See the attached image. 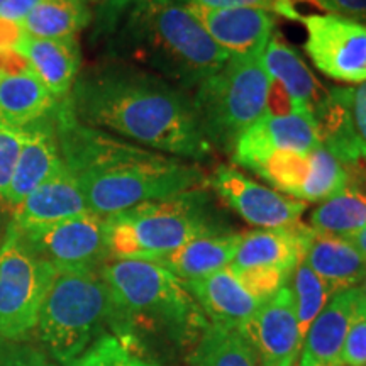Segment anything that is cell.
Here are the masks:
<instances>
[{"label":"cell","mask_w":366,"mask_h":366,"mask_svg":"<svg viewBox=\"0 0 366 366\" xmlns=\"http://www.w3.org/2000/svg\"><path fill=\"white\" fill-rule=\"evenodd\" d=\"M237 331L254 347L263 366H295L304 336L290 285L282 287L272 299L263 302L253 317Z\"/></svg>","instance_id":"7c38bea8"},{"label":"cell","mask_w":366,"mask_h":366,"mask_svg":"<svg viewBox=\"0 0 366 366\" xmlns=\"http://www.w3.org/2000/svg\"><path fill=\"white\" fill-rule=\"evenodd\" d=\"M26 66H27L26 59L22 58L19 53L0 54V75H2V73L19 71V70H22V68H26Z\"/></svg>","instance_id":"60d3db41"},{"label":"cell","mask_w":366,"mask_h":366,"mask_svg":"<svg viewBox=\"0 0 366 366\" xmlns=\"http://www.w3.org/2000/svg\"><path fill=\"white\" fill-rule=\"evenodd\" d=\"M54 273L56 268L31 253L9 224L0 244V337L26 340L34 331Z\"/></svg>","instance_id":"ba28073f"},{"label":"cell","mask_w":366,"mask_h":366,"mask_svg":"<svg viewBox=\"0 0 366 366\" xmlns=\"http://www.w3.org/2000/svg\"><path fill=\"white\" fill-rule=\"evenodd\" d=\"M183 287L194 297L210 322L232 329H239L242 324L248 322L263 304L242 287L229 268L183 282Z\"/></svg>","instance_id":"d6986e66"},{"label":"cell","mask_w":366,"mask_h":366,"mask_svg":"<svg viewBox=\"0 0 366 366\" xmlns=\"http://www.w3.org/2000/svg\"><path fill=\"white\" fill-rule=\"evenodd\" d=\"M207 187L241 219L262 229L295 226L307 210L302 200L268 189L229 164L214 168L207 175Z\"/></svg>","instance_id":"8fae6325"},{"label":"cell","mask_w":366,"mask_h":366,"mask_svg":"<svg viewBox=\"0 0 366 366\" xmlns=\"http://www.w3.org/2000/svg\"><path fill=\"white\" fill-rule=\"evenodd\" d=\"M241 237L242 232H222V234L197 237L157 263L170 269L183 282L207 277L229 268Z\"/></svg>","instance_id":"cb8c5ba5"},{"label":"cell","mask_w":366,"mask_h":366,"mask_svg":"<svg viewBox=\"0 0 366 366\" xmlns=\"http://www.w3.org/2000/svg\"><path fill=\"white\" fill-rule=\"evenodd\" d=\"M347 241L351 242V244L355 246L356 249L360 251L361 254L365 256L366 258V226L363 227V229H360L358 232H355L353 236H350V237H346Z\"/></svg>","instance_id":"7bdbcfd3"},{"label":"cell","mask_w":366,"mask_h":366,"mask_svg":"<svg viewBox=\"0 0 366 366\" xmlns=\"http://www.w3.org/2000/svg\"><path fill=\"white\" fill-rule=\"evenodd\" d=\"M111 326L122 336V322L111 290L99 272L56 269L41 304L33 334L53 360L70 365Z\"/></svg>","instance_id":"5b68a950"},{"label":"cell","mask_w":366,"mask_h":366,"mask_svg":"<svg viewBox=\"0 0 366 366\" xmlns=\"http://www.w3.org/2000/svg\"><path fill=\"white\" fill-rule=\"evenodd\" d=\"M27 136L22 144L16 170H14L11 187L6 200L9 210L16 209L31 192H34L41 183L51 178L65 167L56 131H54L53 117L39 119L34 124L26 127Z\"/></svg>","instance_id":"2e32d148"},{"label":"cell","mask_w":366,"mask_h":366,"mask_svg":"<svg viewBox=\"0 0 366 366\" xmlns=\"http://www.w3.org/2000/svg\"><path fill=\"white\" fill-rule=\"evenodd\" d=\"M4 4H6V0H0V7H2Z\"/></svg>","instance_id":"f6af8a7d"},{"label":"cell","mask_w":366,"mask_h":366,"mask_svg":"<svg viewBox=\"0 0 366 366\" xmlns=\"http://www.w3.org/2000/svg\"><path fill=\"white\" fill-rule=\"evenodd\" d=\"M358 292H360L361 304H363L365 309H366V274H365V278H363V280H361V283L358 285Z\"/></svg>","instance_id":"ee69618b"},{"label":"cell","mask_w":366,"mask_h":366,"mask_svg":"<svg viewBox=\"0 0 366 366\" xmlns=\"http://www.w3.org/2000/svg\"><path fill=\"white\" fill-rule=\"evenodd\" d=\"M319 144L312 117L297 112L287 116H263L242 132L232 149L231 159L237 167L256 173L277 151L310 153Z\"/></svg>","instance_id":"4fadbf2b"},{"label":"cell","mask_w":366,"mask_h":366,"mask_svg":"<svg viewBox=\"0 0 366 366\" xmlns=\"http://www.w3.org/2000/svg\"><path fill=\"white\" fill-rule=\"evenodd\" d=\"M26 136V127L24 129H12V127L0 126V204L4 207H6L9 187H11L14 170H16Z\"/></svg>","instance_id":"1f68e13d"},{"label":"cell","mask_w":366,"mask_h":366,"mask_svg":"<svg viewBox=\"0 0 366 366\" xmlns=\"http://www.w3.org/2000/svg\"><path fill=\"white\" fill-rule=\"evenodd\" d=\"M24 36V27H22L21 22L0 17V54L17 53V48H19Z\"/></svg>","instance_id":"f35d334b"},{"label":"cell","mask_w":366,"mask_h":366,"mask_svg":"<svg viewBox=\"0 0 366 366\" xmlns=\"http://www.w3.org/2000/svg\"><path fill=\"white\" fill-rule=\"evenodd\" d=\"M17 53L43 81L54 100L70 95L81 68V51L76 38L41 39L24 36Z\"/></svg>","instance_id":"ffe728a7"},{"label":"cell","mask_w":366,"mask_h":366,"mask_svg":"<svg viewBox=\"0 0 366 366\" xmlns=\"http://www.w3.org/2000/svg\"><path fill=\"white\" fill-rule=\"evenodd\" d=\"M310 173L309 153L297 151H277L264 162L256 175L283 194L300 200Z\"/></svg>","instance_id":"f1b7e54d"},{"label":"cell","mask_w":366,"mask_h":366,"mask_svg":"<svg viewBox=\"0 0 366 366\" xmlns=\"http://www.w3.org/2000/svg\"><path fill=\"white\" fill-rule=\"evenodd\" d=\"M99 273L111 290L124 337L141 324L164 329L183 340L200 334L207 324L180 278L157 262L111 259Z\"/></svg>","instance_id":"8992f818"},{"label":"cell","mask_w":366,"mask_h":366,"mask_svg":"<svg viewBox=\"0 0 366 366\" xmlns=\"http://www.w3.org/2000/svg\"><path fill=\"white\" fill-rule=\"evenodd\" d=\"M341 92L350 126L366 157V81L356 86H341Z\"/></svg>","instance_id":"e575fe53"},{"label":"cell","mask_w":366,"mask_h":366,"mask_svg":"<svg viewBox=\"0 0 366 366\" xmlns=\"http://www.w3.org/2000/svg\"><path fill=\"white\" fill-rule=\"evenodd\" d=\"M51 117L63 163L79 180L92 214L109 217L149 200L207 187V175L197 163L81 124L66 99L59 100Z\"/></svg>","instance_id":"7a4b0ae2"},{"label":"cell","mask_w":366,"mask_h":366,"mask_svg":"<svg viewBox=\"0 0 366 366\" xmlns=\"http://www.w3.org/2000/svg\"><path fill=\"white\" fill-rule=\"evenodd\" d=\"M66 104L81 124L189 162L214 154L190 92L129 63L104 61L80 73Z\"/></svg>","instance_id":"6da1fadb"},{"label":"cell","mask_w":366,"mask_h":366,"mask_svg":"<svg viewBox=\"0 0 366 366\" xmlns=\"http://www.w3.org/2000/svg\"><path fill=\"white\" fill-rule=\"evenodd\" d=\"M189 366H259V361L237 329L207 322L189 356Z\"/></svg>","instance_id":"484cf974"},{"label":"cell","mask_w":366,"mask_h":366,"mask_svg":"<svg viewBox=\"0 0 366 366\" xmlns=\"http://www.w3.org/2000/svg\"><path fill=\"white\" fill-rule=\"evenodd\" d=\"M68 366H163L134 353L126 340L104 334Z\"/></svg>","instance_id":"4dcf8cb0"},{"label":"cell","mask_w":366,"mask_h":366,"mask_svg":"<svg viewBox=\"0 0 366 366\" xmlns=\"http://www.w3.org/2000/svg\"><path fill=\"white\" fill-rule=\"evenodd\" d=\"M302 262L331 290L358 287L366 274V258L346 237L310 234Z\"/></svg>","instance_id":"44dd1931"},{"label":"cell","mask_w":366,"mask_h":366,"mask_svg":"<svg viewBox=\"0 0 366 366\" xmlns=\"http://www.w3.org/2000/svg\"><path fill=\"white\" fill-rule=\"evenodd\" d=\"M350 170V185L353 189H358L366 194V163L358 164L355 168H347Z\"/></svg>","instance_id":"b9f144b4"},{"label":"cell","mask_w":366,"mask_h":366,"mask_svg":"<svg viewBox=\"0 0 366 366\" xmlns=\"http://www.w3.org/2000/svg\"><path fill=\"white\" fill-rule=\"evenodd\" d=\"M307 31L305 51L315 68L345 84L366 81V26L336 14L300 17Z\"/></svg>","instance_id":"30bf717a"},{"label":"cell","mask_w":366,"mask_h":366,"mask_svg":"<svg viewBox=\"0 0 366 366\" xmlns=\"http://www.w3.org/2000/svg\"><path fill=\"white\" fill-rule=\"evenodd\" d=\"M310 234L312 229L300 222L292 227L242 232L229 269L241 272L249 268H274L292 274L302 262Z\"/></svg>","instance_id":"e0dca14e"},{"label":"cell","mask_w":366,"mask_h":366,"mask_svg":"<svg viewBox=\"0 0 366 366\" xmlns=\"http://www.w3.org/2000/svg\"><path fill=\"white\" fill-rule=\"evenodd\" d=\"M262 63L269 79L280 81L288 92L295 112L312 117L315 104L322 99L327 89H322L300 54L282 39L272 38L264 48Z\"/></svg>","instance_id":"603a6c76"},{"label":"cell","mask_w":366,"mask_h":366,"mask_svg":"<svg viewBox=\"0 0 366 366\" xmlns=\"http://www.w3.org/2000/svg\"><path fill=\"white\" fill-rule=\"evenodd\" d=\"M269 76L262 58L229 56L192 94L200 129L214 149L231 157L242 132L264 116Z\"/></svg>","instance_id":"52a82bcc"},{"label":"cell","mask_w":366,"mask_h":366,"mask_svg":"<svg viewBox=\"0 0 366 366\" xmlns=\"http://www.w3.org/2000/svg\"><path fill=\"white\" fill-rule=\"evenodd\" d=\"M39 2L41 0H6V4L0 7V17L14 22H22Z\"/></svg>","instance_id":"ab89813d"},{"label":"cell","mask_w":366,"mask_h":366,"mask_svg":"<svg viewBox=\"0 0 366 366\" xmlns=\"http://www.w3.org/2000/svg\"><path fill=\"white\" fill-rule=\"evenodd\" d=\"M342 366H366V309L361 304L347 332L341 356Z\"/></svg>","instance_id":"d590c367"},{"label":"cell","mask_w":366,"mask_h":366,"mask_svg":"<svg viewBox=\"0 0 366 366\" xmlns=\"http://www.w3.org/2000/svg\"><path fill=\"white\" fill-rule=\"evenodd\" d=\"M187 7L229 56H263L274 26L272 12L256 7L205 9L192 4Z\"/></svg>","instance_id":"5bb4252c"},{"label":"cell","mask_w":366,"mask_h":366,"mask_svg":"<svg viewBox=\"0 0 366 366\" xmlns=\"http://www.w3.org/2000/svg\"><path fill=\"white\" fill-rule=\"evenodd\" d=\"M92 36L109 61H129L187 92L229 59L187 0H105Z\"/></svg>","instance_id":"3957f363"},{"label":"cell","mask_w":366,"mask_h":366,"mask_svg":"<svg viewBox=\"0 0 366 366\" xmlns=\"http://www.w3.org/2000/svg\"><path fill=\"white\" fill-rule=\"evenodd\" d=\"M92 22L85 0H41L21 22L29 38H76Z\"/></svg>","instance_id":"d4e9b609"},{"label":"cell","mask_w":366,"mask_h":366,"mask_svg":"<svg viewBox=\"0 0 366 366\" xmlns=\"http://www.w3.org/2000/svg\"><path fill=\"white\" fill-rule=\"evenodd\" d=\"M329 14L347 17L355 21H366V0H312Z\"/></svg>","instance_id":"8d00e7d4"},{"label":"cell","mask_w":366,"mask_h":366,"mask_svg":"<svg viewBox=\"0 0 366 366\" xmlns=\"http://www.w3.org/2000/svg\"><path fill=\"white\" fill-rule=\"evenodd\" d=\"M310 173L302 192V202H324L350 185V170L332 153L317 146L309 153Z\"/></svg>","instance_id":"83f0119b"},{"label":"cell","mask_w":366,"mask_h":366,"mask_svg":"<svg viewBox=\"0 0 366 366\" xmlns=\"http://www.w3.org/2000/svg\"><path fill=\"white\" fill-rule=\"evenodd\" d=\"M86 212L89 207L80 183L65 164L58 173L31 192L24 202L12 209V224L19 229L48 226Z\"/></svg>","instance_id":"ac0fdd59"},{"label":"cell","mask_w":366,"mask_h":366,"mask_svg":"<svg viewBox=\"0 0 366 366\" xmlns=\"http://www.w3.org/2000/svg\"><path fill=\"white\" fill-rule=\"evenodd\" d=\"M16 229L26 248L56 269L99 272L109 262L105 217L97 214L86 212L48 226Z\"/></svg>","instance_id":"9c48e42d"},{"label":"cell","mask_w":366,"mask_h":366,"mask_svg":"<svg viewBox=\"0 0 366 366\" xmlns=\"http://www.w3.org/2000/svg\"><path fill=\"white\" fill-rule=\"evenodd\" d=\"M290 288L295 299L297 319L302 336H305L310 324L320 314L334 292L304 262L297 264L290 274Z\"/></svg>","instance_id":"f546056e"},{"label":"cell","mask_w":366,"mask_h":366,"mask_svg":"<svg viewBox=\"0 0 366 366\" xmlns=\"http://www.w3.org/2000/svg\"><path fill=\"white\" fill-rule=\"evenodd\" d=\"M56 104L29 66L0 75V126L24 129L51 116Z\"/></svg>","instance_id":"7402d4cb"},{"label":"cell","mask_w":366,"mask_h":366,"mask_svg":"<svg viewBox=\"0 0 366 366\" xmlns=\"http://www.w3.org/2000/svg\"><path fill=\"white\" fill-rule=\"evenodd\" d=\"M222 232L226 226L207 187L149 200L105 217L109 262H159L192 239Z\"/></svg>","instance_id":"277c9868"},{"label":"cell","mask_w":366,"mask_h":366,"mask_svg":"<svg viewBox=\"0 0 366 366\" xmlns=\"http://www.w3.org/2000/svg\"><path fill=\"white\" fill-rule=\"evenodd\" d=\"M0 366H54L48 355L24 340L0 337Z\"/></svg>","instance_id":"836d02e7"},{"label":"cell","mask_w":366,"mask_h":366,"mask_svg":"<svg viewBox=\"0 0 366 366\" xmlns=\"http://www.w3.org/2000/svg\"><path fill=\"white\" fill-rule=\"evenodd\" d=\"M232 273L251 295L262 302L272 299L282 287L287 285L288 278H290V273L274 268H249Z\"/></svg>","instance_id":"d6a6232c"},{"label":"cell","mask_w":366,"mask_h":366,"mask_svg":"<svg viewBox=\"0 0 366 366\" xmlns=\"http://www.w3.org/2000/svg\"><path fill=\"white\" fill-rule=\"evenodd\" d=\"M358 307V287L336 292L305 332L299 366H342V347Z\"/></svg>","instance_id":"9a60e30c"},{"label":"cell","mask_w":366,"mask_h":366,"mask_svg":"<svg viewBox=\"0 0 366 366\" xmlns=\"http://www.w3.org/2000/svg\"><path fill=\"white\" fill-rule=\"evenodd\" d=\"M187 4L205 9H232V7H256L268 12H278V0H187Z\"/></svg>","instance_id":"74e56055"},{"label":"cell","mask_w":366,"mask_h":366,"mask_svg":"<svg viewBox=\"0 0 366 366\" xmlns=\"http://www.w3.org/2000/svg\"><path fill=\"white\" fill-rule=\"evenodd\" d=\"M366 226V194L347 187L319 202L309 216V227L319 234L350 237Z\"/></svg>","instance_id":"4316f807"}]
</instances>
